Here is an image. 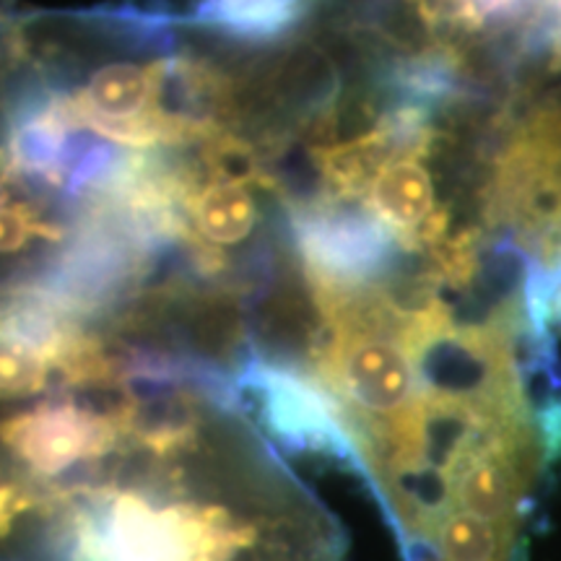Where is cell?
Wrapping results in <instances>:
<instances>
[{"label":"cell","instance_id":"1","mask_svg":"<svg viewBox=\"0 0 561 561\" xmlns=\"http://www.w3.org/2000/svg\"><path fill=\"white\" fill-rule=\"evenodd\" d=\"M489 219L549 299L561 276V79L507 104L491 157Z\"/></svg>","mask_w":561,"mask_h":561},{"label":"cell","instance_id":"2","mask_svg":"<svg viewBox=\"0 0 561 561\" xmlns=\"http://www.w3.org/2000/svg\"><path fill=\"white\" fill-rule=\"evenodd\" d=\"M159 89L157 66L136 62H110L94 70L87 89L70 96L79 125L128 123L153 107Z\"/></svg>","mask_w":561,"mask_h":561},{"label":"cell","instance_id":"3","mask_svg":"<svg viewBox=\"0 0 561 561\" xmlns=\"http://www.w3.org/2000/svg\"><path fill=\"white\" fill-rule=\"evenodd\" d=\"M307 9V0H203V26L240 39H271L289 32Z\"/></svg>","mask_w":561,"mask_h":561},{"label":"cell","instance_id":"4","mask_svg":"<svg viewBox=\"0 0 561 561\" xmlns=\"http://www.w3.org/2000/svg\"><path fill=\"white\" fill-rule=\"evenodd\" d=\"M191 214L203 240L237 244L255 227L257 208L248 187L237 180L210 182L191 201Z\"/></svg>","mask_w":561,"mask_h":561}]
</instances>
